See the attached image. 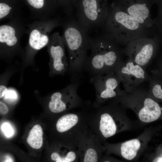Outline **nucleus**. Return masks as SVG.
<instances>
[{
    "label": "nucleus",
    "mask_w": 162,
    "mask_h": 162,
    "mask_svg": "<svg viewBox=\"0 0 162 162\" xmlns=\"http://www.w3.org/2000/svg\"><path fill=\"white\" fill-rule=\"evenodd\" d=\"M62 38L68 52V70L72 74L80 73L84 69L90 49L88 29L77 20L68 17L63 19Z\"/></svg>",
    "instance_id": "7ed1b4c3"
},
{
    "label": "nucleus",
    "mask_w": 162,
    "mask_h": 162,
    "mask_svg": "<svg viewBox=\"0 0 162 162\" xmlns=\"http://www.w3.org/2000/svg\"><path fill=\"white\" fill-rule=\"evenodd\" d=\"M43 132L39 124L34 125L30 130L27 139L28 145L32 148L40 149L42 146Z\"/></svg>",
    "instance_id": "412c9836"
},
{
    "label": "nucleus",
    "mask_w": 162,
    "mask_h": 162,
    "mask_svg": "<svg viewBox=\"0 0 162 162\" xmlns=\"http://www.w3.org/2000/svg\"><path fill=\"white\" fill-rule=\"evenodd\" d=\"M22 15L9 20L0 26V57L8 63L16 58L22 61L25 52L20 44L22 36L26 34L27 27Z\"/></svg>",
    "instance_id": "0eeeda50"
},
{
    "label": "nucleus",
    "mask_w": 162,
    "mask_h": 162,
    "mask_svg": "<svg viewBox=\"0 0 162 162\" xmlns=\"http://www.w3.org/2000/svg\"><path fill=\"white\" fill-rule=\"evenodd\" d=\"M115 73L127 92H132L142 82L148 80L149 74L146 69L128 58Z\"/></svg>",
    "instance_id": "2eb2a0df"
},
{
    "label": "nucleus",
    "mask_w": 162,
    "mask_h": 162,
    "mask_svg": "<svg viewBox=\"0 0 162 162\" xmlns=\"http://www.w3.org/2000/svg\"><path fill=\"white\" fill-rule=\"evenodd\" d=\"M4 99L7 101L14 102L18 98V92L13 88H8V90L3 97Z\"/></svg>",
    "instance_id": "393cba45"
},
{
    "label": "nucleus",
    "mask_w": 162,
    "mask_h": 162,
    "mask_svg": "<svg viewBox=\"0 0 162 162\" xmlns=\"http://www.w3.org/2000/svg\"><path fill=\"white\" fill-rule=\"evenodd\" d=\"M22 8L19 0H0V21L22 15Z\"/></svg>",
    "instance_id": "6ab92c4d"
},
{
    "label": "nucleus",
    "mask_w": 162,
    "mask_h": 162,
    "mask_svg": "<svg viewBox=\"0 0 162 162\" xmlns=\"http://www.w3.org/2000/svg\"><path fill=\"white\" fill-rule=\"evenodd\" d=\"M46 46L50 58L49 76L53 77L63 75L68 70L69 64L66 56L65 46L58 32H55L50 35Z\"/></svg>",
    "instance_id": "4468645a"
},
{
    "label": "nucleus",
    "mask_w": 162,
    "mask_h": 162,
    "mask_svg": "<svg viewBox=\"0 0 162 162\" xmlns=\"http://www.w3.org/2000/svg\"><path fill=\"white\" fill-rule=\"evenodd\" d=\"M156 19H162V10L161 12H160V13H159V15L158 16V18H156Z\"/></svg>",
    "instance_id": "c756f323"
},
{
    "label": "nucleus",
    "mask_w": 162,
    "mask_h": 162,
    "mask_svg": "<svg viewBox=\"0 0 162 162\" xmlns=\"http://www.w3.org/2000/svg\"><path fill=\"white\" fill-rule=\"evenodd\" d=\"M88 110L69 112L59 118L56 122V130L65 135L67 146L75 149L85 130L88 127Z\"/></svg>",
    "instance_id": "6e6552de"
},
{
    "label": "nucleus",
    "mask_w": 162,
    "mask_h": 162,
    "mask_svg": "<svg viewBox=\"0 0 162 162\" xmlns=\"http://www.w3.org/2000/svg\"><path fill=\"white\" fill-rule=\"evenodd\" d=\"M112 3L145 27L151 28L150 10L154 0H112Z\"/></svg>",
    "instance_id": "f3484780"
},
{
    "label": "nucleus",
    "mask_w": 162,
    "mask_h": 162,
    "mask_svg": "<svg viewBox=\"0 0 162 162\" xmlns=\"http://www.w3.org/2000/svg\"><path fill=\"white\" fill-rule=\"evenodd\" d=\"M109 155L107 154V155H103L101 156L99 162H117L119 161V160L115 158H114L109 156Z\"/></svg>",
    "instance_id": "bb28decb"
},
{
    "label": "nucleus",
    "mask_w": 162,
    "mask_h": 162,
    "mask_svg": "<svg viewBox=\"0 0 162 162\" xmlns=\"http://www.w3.org/2000/svg\"><path fill=\"white\" fill-rule=\"evenodd\" d=\"M91 54L84 69L93 76L115 73L123 62V49L109 35L104 33L89 39Z\"/></svg>",
    "instance_id": "f03ea898"
},
{
    "label": "nucleus",
    "mask_w": 162,
    "mask_h": 162,
    "mask_svg": "<svg viewBox=\"0 0 162 162\" xmlns=\"http://www.w3.org/2000/svg\"><path fill=\"white\" fill-rule=\"evenodd\" d=\"M102 144L88 127L84 132L77 145V149L80 162H99L105 151Z\"/></svg>",
    "instance_id": "dca6fc26"
},
{
    "label": "nucleus",
    "mask_w": 162,
    "mask_h": 162,
    "mask_svg": "<svg viewBox=\"0 0 162 162\" xmlns=\"http://www.w3.org/2000/svg\"><path fill=\"white\" fill-rule=\"evenodd\" d=\"M2 128L7 136L8 137L13 135V130L9 124L8 123L3 124L2 126Z\"/></svg>",
    "instance_id": "a878e982"
},
{
    "label": "nucleus",
    "mask_w": 162,
    "mask_h": 162,
    "mask_svg": "<svg viewBox=\"0 0 162 162\" xmlns=\"http://www.w3.org/2000/svg\"><path fill=\"white\" fill-rule=\"evenodd\" d=\"M63 18L56 16L46 20H35L26 23V34L28 35L27 44L25 48V55L21 66L20 81H23V73L28 66L34 64V59L39 51L47 46L50 34L57 27L61 26Z\"/></svg>",
    "instance_id": "39448f33"
},
{
    "label": "nucleus",
    "mask_w": 162,
    "mask_h": 162,
    "mask_svg": "<svg viewBox=\"0 0 162 162\" xmlns=\"http://www.w3.org/2000/svg\"><path fill=\"white\" fill-rule=\"evenodd\" d=\"M154 132L152 129H146L138 137L123 142L103 143L106 154H113L128 161H134L144 154L148 147Z\"/></svg>",
    "instance_id": "9d476101"
},
{
    "label": "nucleus",
    "mask_w": 162,
    "mask_h": 162,
    "mask_svg": "<svg viewBox=\"0 0 162 162\" xmlns=\"http://www.w3.org/2000/svg\"><path fill=\"white\" fill-rule=\"evenodd\" d=\"M26 6L31 18L35 20H46L56 16L59 9L56 0H19Z\"/></svg>",
    "instance_id": "a211bd4d"
},
{
    "label": "nucleus",
    "mask_w": 162,
    "mask_h": 162,
    "mask_svg": "<svg viewBox=\"0 0 162 162\" xmlns=\"http://www.w3.org/2000/svg\"><path fill=\"white\" fill-rule=\"evenodd\" d=\"M108 0H78L75 6L77 21L88 29L102 27L108 13Z\"/></svg>",
    "instance_id": "1a4fd4ad"
},
{
    "label": "nucleus",
    "mask_w": 162,
    "mask_h": 162,
    "mask_svg": "<svg viewBox=\"0 0 162 162\" xmlns=\"http://www.w3.org/2000/svg\"><path fill=\"white\" fill-rule=\"evenodd\" d=\"M80 84L79 81L74 80L64 88L53 93L48 103L51 112L59 113L72 109L82 107L83 101L77 92Z\"/></svg>",
    "instance_id": "ddd939ff"
},
{
    "label": "nucleus",
    "mask_w": 162,
    "mask_h": 162,
    "mask_svg": "<svg viewBox=\"0 0 162 162\" xmlns=\"http://www.w3.org/2000/svg\"><path fill=\"white\" fill-rule=\"evenodd\" d=\"M9 111V109L6 105L2 101H0V113L2 115L7 114Z\"/></svg>",
    "instance_id": "cd10ccee"
},
{
    "label": "nucleus",
    "mask_w": 162,
    "mask_h": 162,
    "mask_svg": "<svg viewBox=\"0 0 162 162\" xmlns=\"http://www.w3.org/2000/svg\"><path fill=\"white\" fill-rule=\"evenodd\" d=\"M102 27L104 33L112 37L120 46L152 34L151 28L143 26L112 3L108 6V14Z\"/></svg>",
    "instance_id": "20e7f679"
},
{
    "label": "nucleus",
    "mask_w": 162,
    "mask_h": 162,
    "mask_svg": "<svg viewBox=\"0 0 162 162\" xmlns=\"http://www.w3.org/2000/svg\"><path fill=\"white\" fill-rule=\"evenodd\" d=\"M87 111L88 127L103 143L116 134L131 130L134 123L127 116L125 106L114 100Z\"/></svg>",
    "instance_id": "f257e3e1"
},
{
    "label": "nucleus",
    "mask_w": 162,
    "mask_h": 162,
    "mask_svg": "<svg viewBox=\"0 0 162 162\" xmlns=\"http://www.w3.org/2000/svg\"><path fill=\"white\" fill-rule=\"evenodd\" d=\"M155 69L158 70L162 74V53L156 61Z\"/></svg>",
    "instance_id": "c85d7f7f"
},
{
    "label": "nucleus",
    "mask_w": 162,
    "mask_h": 162,
    "mask_svg": "<svg viewBox=\"0 0 162 162\" xmlns=\"http://www.w3.org/2000/svg\"><path fill=\"white\" fill-rule=\"evenodd\" d=\"M2 75L1 78L0 85V98L4 97L6 92L8 88L7 87V82L8 80L9 76H10V73L8 72H6Z\"/></svg>",
    "instance_id": "b1692460"
},
{
    "label": "nucleus",
    "mask_w": 162,
    "mask_h": 162,
    "mask_svg": "<svg viewBox=\"0 0 162 162\" xmlns=\"http://www.w3.org/2000/svg\"><path fill=\"white\" fill-rule=\"evenodd\" d=\"M148 81V96L159 103L162 102V74L156 69L152 70Z\"/></svg>",
    "instance_id": "aec40b11"
},
{
    "label": "nucleus",
    "mask_w": 162,
    "mask_h": 162,
    "mask_svg": "<svg viewBox=\"0 0 162 162\" xmlns=\"http://www.w3.org/2000/svg\"><path fill=\"white\" fill-rule=\"evenodd\" d=\"M78 0H56L59 7L67 16H70Z\"/></svg>",
    "instance_id": "4be33fe9"
},
{
    "label": "nucleus",
    "mask_w": 162,
    "mask_h": 162,
    "mask_svg": "<svg viewBox=\"0 0 162 162\" xmlns=\"http://www.w3.org/2000/svg\"><path fill=\"white\" fill-rule=\"evenodd\" d=\"M144 154L148 161L162 162V143L150 151H146Z\"/></svg>",
    "instance_id": "5701e85b"
},
{
    "label": "nucleus",
    "mask_w": 162,
    "mask_h": 162,
    "mask_svg": "<svg viewBox=\"0 0 162 162\" xmlns=\"http://www.w3.org/2000/svg\"><path fill=\"white\" fill-rule=\"evenodd\" d=\"M114 100L132 110L141 124L151 123L162 118V106L148 96V91L139 86L132 92L125 91Z\"/></svg>",
    "instance_id": "423d86ee"
},
{
    "label": "nucleus",
    "mask_w": 162,
    "mask_h": 162,
    "mask_svg": "<svg viewBox=\"0 0 162 162\" xmlns=\"http://www.w3.org/2000/svg\"><path fill=\"white\" fill-rule=\"evenodd\" d=\"M90 82L94 86L95 91L93 107L100 106L121 96L125 92L120 88L121 82L114 73L93 76L90 79Z\"/></svg>",
    "instance_id": "f8f14e48"
},
{
    "label": "nucleus",
    "mask_w": 162,
    "mask_h": 162,
    "mask_svg": "<svg viewBox=\"0 0 162 162\" xmlns=\"http://www.w3.org/2000/svg\"><path fill=\"white\" fill-rule=\"evenodd\" d=\"M125 46L124 55L146 69L156 55L159 44L155 37L148 36L133 40Z\"/></svg>",
    "instance_id": "9b49d317"
}]
</instances>
